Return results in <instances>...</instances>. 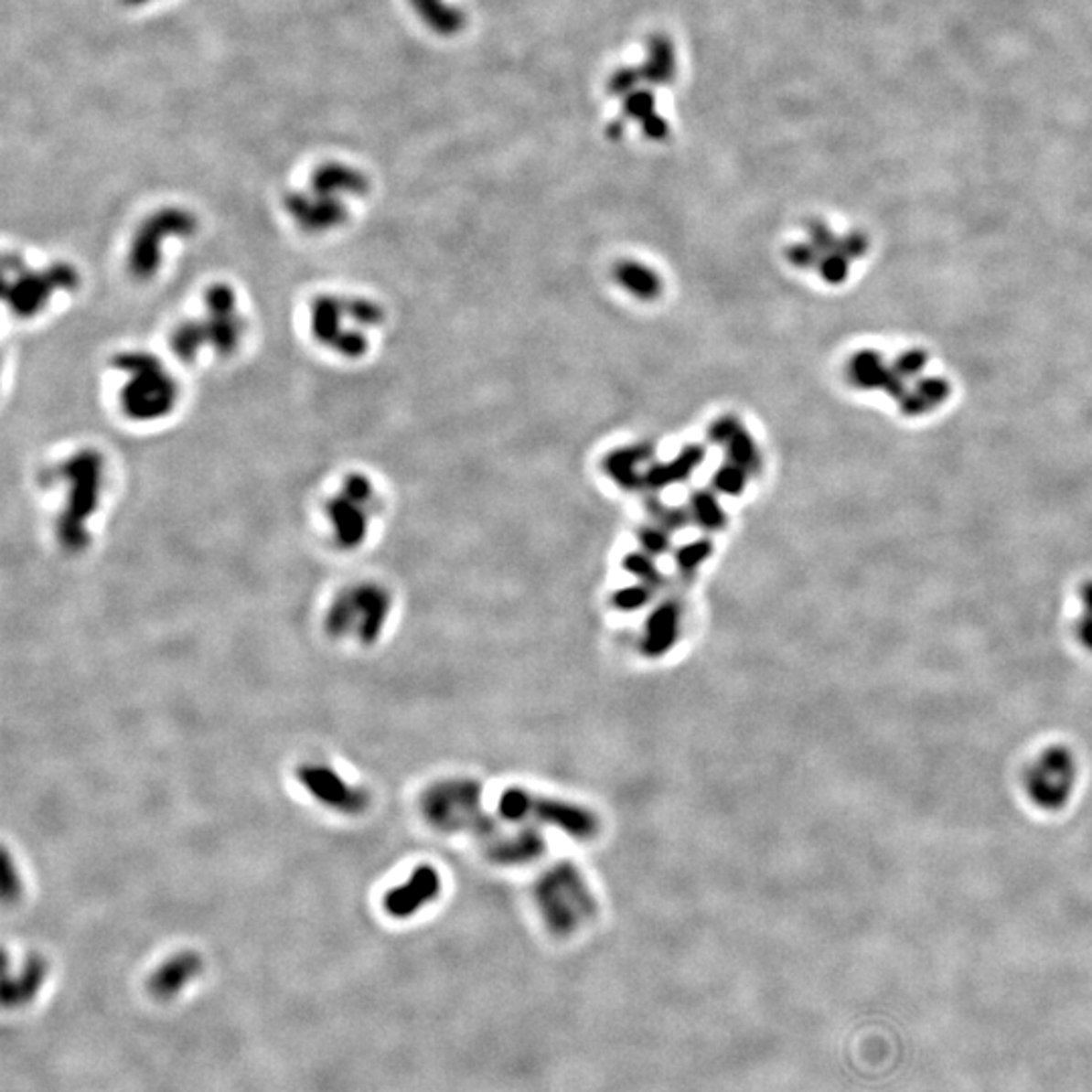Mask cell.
<instances>
[{
  "label": "cell",
  "instance_id": "603a6c76",
  "mask_svg": "<svg viewBox=\"0 0 1092 1092\" xmlns=\"http://www.w3.org/2000/svg\"><path fill=\"white\" fill-rule=\"evenodd\" d=\"M3 866H5L3 888H5V900L8 903V900H13V898H16L18 894H21V884H18V874L15 872L13 860H11V856H8V854H5Z\"/></svg>",
  "mask_w": 1092,
  "mask_h": 1092
},
{
  "label": "cell",
  "instance_id": "ac0fdd59",
  "mask_svg": "<svg viewBox=\"0 0 1092 1092\" xmlns=\"http://www.w3.org/2000/svg\"><path fill=\"white\" fill-rule=\"evenodd\" d=\"M310 188L316 193H330L347 198H360L369 193L370 182L364 172L342 162H326L314 170Z\"/></svg>",
  "mask_w": 1092,
  "mask_h": 1092
},
{
  "label": "cell",
  "instance_id": "7c38bea8",
  "mask_svg": "<svg viewBox=\"0 0 1092 1092\" xmlns=\"http://www.w3.org/2000/svg\"><path fill=\"white\" fill-rule=\"evenodd\" d=\"M284 209L294 225L305 235H328L348 223V198L330 193H316L312 188L292 190L284 198Z\"/></svg>",
  "mask_w": 1092,
  "mask_h": 1092
},
{
  "label": "cell",
  "instance_id": "44dd1931",
  "mask_svg": "<svg viewBox=\"0 0 1092 1092\" xmlns=\"http://www.w3.org/2000/svg\"><path fill=\"white\" fill-rule=\"evenodd\" d=\"M617 277L621 285H626L631 294H636L644 300H651L659 292L658 275L639 263L619 265Z\"/></svg>",
  "mask_w": 1092,
  "mask_h": 1092
},
{
  "label": "cell",
  "instance_id": "ba28073f",
  "mask_svg": "<svg viewBox=\"0 0 1092 1092\" xmlns=\"http://www.w3.org/2000/svg\"><path fill=\"white\" fill-rule=\"evenodd\" d=\"M392 611V593L377 581H360L344 587L326 609V634L372 646L382 636Z\"/></svg>",
  "mask_w": 1092,
  "mask_h": 1092
},
{
  "label": "cell",
  "instance_id": "277c9868",
  "mask_svg": "<svg viewBox=\"0 0 1092 1092\" xmlns=\"http://www.w3.org/2000/svg\"><path fill=\"white\" fill-rule=\"evenodd\" d=\"M118 413L132 425H160L175 417L182 401L177 370L158 354L126 348L108 364Z\"/></svg>",
  "mask_w": 1092,
  "mask_h": 1092
},
{
  "label": "cell",
  "instance_id": "cb8c5ba5",
  "mask_svg": "<svg viewBox=\"0 0 1092 1092\" xmlns=\"http://www.w3.org/2000/svg\"><path fill=\"white\" fill-rule=\"evenodd\" d=\"M123 3H128V5H144V3H148V0H123Z\"/></svg>",
  "mask_w": 1092,
  "mask_h": 1092
},
{
  "label": "cell",
  "instance_id": "8992f818",
  "mask_svg": "<svg viewBox=\"0 0 1092 1092\" xmlns=\"http://www.w3.org/2000/svg\"><path fill=\"white\" fill-rule=\"evenodd\" d=\"M379 484L367 472H347L330 487L320 504L326 534L340 551H357L370 539L382 516Z\"/></svg>",
  "mask_w": 1092,
  "mask_h": 1092
},
{
  "label": "cell",
  "instance_id": "ffe728a7",
  "mask_svg": "<svg viewBox=\"0 0 1092 1092\" xmlns=\"http://www.w3.org/2000/svg\"><path fill=\"white\" fill-rule=\"evenodd\" d=\"M411 5H413L417 15L423 18L431 28H435V31L444 35L457 31L464 23L462 13H459L457 8L445 5L444 0H411Z\"/></svg>",
  "mask_w": 1092,
  "mask_h": 1092
},
{
  "label": "cell",
  "instance_id": "4fadbf2b",
  "mask_svg": "<svg viewBox=\"0 0 1092 1092\" xmlns=\"http://www.w3.org/2000/svg\"><path fill=\"white\" fill-rule=\"evenodd\" d=\"M298 781L320 806L342 816H359L370 806V795L367 789L352 785L342 775L328 767V765L310 763L298 769Z\"/></svg>",
  "mask_w": 1092,
  "mask_h": 1092
},
{
  "label": "cell",
  "instance_id": "e0dca14e",
  "mask_svg": "<svg viewBox=\"0 0 1092 1092\" xmlns=\"http://www.w3.org/2000/svg\"><path fill=\"white\" fill-rule=\"evenodd\" d=\"M200 971H203L200 955L193 951H182L158 967L155 975L150 977L148 988L158 1000L175 998L178 991L185 990L195 977L200 975Z\"/></svg>",
  "mask_w": 1092,
  "mask_h": 1092
},
{
  "label": "cell",
  "instance_id": "5b68a950",
  "mask_svg": "<svg viewBox=\"0 0 1092 1092\" xmlns=\"http://www.w3.org/2000/svg\"><path fill=\"white\" fill-rule=\"evenodd\" d=\"M3 273L5 305L18 320L41 318L81 285L78 267L65 260L37 262L15 253L5 257Z\"/></svg>",
  "mask_w": 1092,
  "mask_h": 1092
},
{
  "label": "cell",
  "instance_id": "2e32d148",
  "mask_svg": "<svg viewBox=\"0 0 1092 1092\" xmlns=\"http://www.w3.org/2000/svg\"><path fill=\"white\" fill-rule=\"evenodd\" d=\"M484 841L487 856L500 864H529L544 851V838L532 826H522L514 833L496 830Z\"/></svg>",
  "mask_w": 1092,
  "mask_h": 1092
},
{
  "label": "cell",
  "instance_id": "52a82bcc",
  "mask_svg": "<svg viewBox=\"0 0 1092 1092\" xmlns=\"http://www.w3.org/2000/svg\"><path fill=\"white\" fill-rule=\"evenodd\" d=\"M198 231V219L182 207H165L144 219L123 255V267L132 282L148 285L165 273L170 263V252L177 243H185Z\"/></svg>",
  "mask_w": 1092,
  "mask_h": 1092
},
{
  "label": "cell",
  "instance_id": "9c48e42d",
  "mask_svg": "<svg viewBox=\"0 0 1092 1092\" xmlns=\"http://www.w3.org/2000/svg\"><path fill=\"white\" fill-rule=\"evenodd\" d=\"M421 813L439 831H474L486 840L496 831L494 821L482 811V789L472 779L437 781L423 791Z\"/></svg>",
  "mask_w": 1092,
  "mask_h": 1092
},
{
  "label": "cell",
  "instance_id": "7a4b0ae2",
  "mask_svg": "<svg viewBox=\"0 0 1092 1092\" xmlns=\"http://www.w3.org/2000/svg\"><path fill=\"white\" fill-rule=\"evenodd\" d=\"M252 318L243 294L229 282H213L200 294L197 308L172 326L168 347L182 364L227 362L243 350Z\"/></svg>",
  "mask_w": 1092,
  "mask_h": 1092
},
{
  "label": "cell",
  "instance_id": "d6986e66",
  "mask_svg": "<svg viewBox=\"0 0 1092 1092\" xmlns=\"http://www.w3.org/2000/svg\"><path fill=\"white\" fill-rule=\"evenodd\" d=\"M47 975V965L41 957H28L27 963L21 967V973L11 977L6 975L3 1001L6 1005H23L31 998H35L37 991L41 990Z\"/></svg>",
  "mask_w": 1092,
  "mask_h": 1092
},
{
  "label": "cell",
  "instance_id": "8fae6325",
  "mask_svg": "<svg viewBox=\"0 0 1092 1092\" xmlns=\"http://www.w3.org/2000/svg\"><path fill=\"white\" fill-rule=\"evenodd\" d=\"M536 905L544 923L561 935L577 931L595 915L597 906L587 880L573 864H559L546 872L536 886Z\"/></svg>",
  "mask_w": 1092,
  "mask_h": 1092
},
{
  "label": "cell",
  "instance_id": "30bf717a",
  "mask_svg": "<svg viewBox=\"0 0 1092 1092\" xmlns=\"http://www.w3.org/2000/svg\"><path fill=\"white\" fill-rule=\"evenodd\" d=\"M498 813L506 821L520 823V826L539 828L541 823L562 833H569L574 840H591L599 833V818L587 808L577 803L542 798L526 791L522 787L506 789L498 799Z\"/></svg>",
  "mask_w": 1092,
  "mask_h": 1092
},
{
  "label": "cell",
  "instance_id": "3957f363",
  "mask_svg": "<svg viewBox=\"0 0 1092 1092\" xmlns=\"http://www.w3.org/2000/svg\"><path fill=\"white\" fill-rule=\"evenodd\" d=\"M385 324V305L364 292L324 290L312 295L305 308V328L314 347L342 362L367 359Z\"/></svg>",
  "mask_w": 1092,
  "mask_h": 1092
},
{
  "label": "cell",
  "instance_id": "5bb4252c",
  "mask_svg": "<svg viewBox=\"0 0 1092 1092\" xmlns=\"http://www.w3.org/2000/svg\"><path fill=\"white\" fill-rule=\"evenodd\" d=\"M1075 775V759L1070 751L1062 746L1046 751L1032 765L1028 773V791L1032 799L1048 809L1062 808L1070 798Z\"/></svg>",
  "mask_w": 1092,
  "mask_h": 1092
},
{
  "label": "cell",
  "instance_id": "6da1fadb",
  "mask_svg": "<svg viewBox=\"0 0 1092 1092\" xmlns=\"http://www.w3.org/2000/svg\"><path fill=\"white\" fill-rule=\"evenodd\" d=\"M39 484L55 500L53 536L65 552L80 554L93 541L110 486L108 457L98 447L71 449L47 464Z\"/></svg>",
  "mask_w": 1092,
  "mask_h": 1092
},
{
  "label": "cell",
  "instance_id": "9a60e30c",
  "mask_svg": "<svg viewBox=\"0 0 1092 1092\" xmlns=\"http://www.w3.org/2000/svg\"><path fill=\"white\" fill-rule=\"evenodd\" d=\"M439 894H442V876L434 866L423 864L411 872L405 883L392 886L382 896V908L392 918H411L437 900Z\"/></svg>",
  "mask_w": 1092,
  "mask_h": 1092
},
{
  "label": "cell",
  "instance_id": "7402d4cb",
  "mask_svg": "<svg viewBox=\"0 0 1092 1092\" xmlns=\"http://www.w3.org/2000/svg\"><path fill=\"white\" fill-rule=\"evenodd\" d=\"M1080 601H1082V616H1080V624H1078V637L1082 641V646H1087V649L1092 651V581H1088L1087 585H1082Z\"/></svg>",
  "mask_w": 1092,
  "mask_h": 1092
}]
</instances>
